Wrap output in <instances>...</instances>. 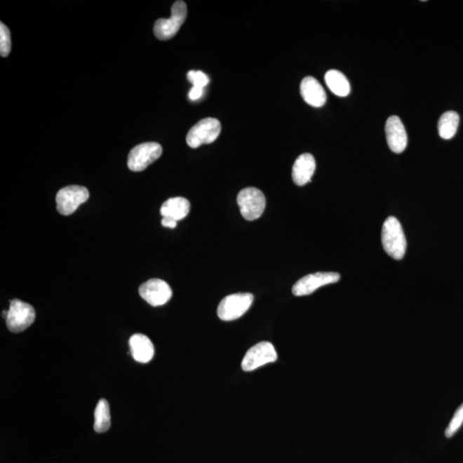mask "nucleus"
Instances as JSON below:
<instances>
[{"instance_id":"nucleus-1","label":"nucleus","mask_w":463,"mask_h":463,"mask_svg":"<svg viewBox=\"0 0 463 463\" xmlns=\"http://www.w3.org/2000/svg\"><path fill=\"white\" fill-rule=\"evenodd\" d=\"M382 244L385 252L394 260H401L406 253L407 241L403 227L394 216H389L384 223Z\"/></svg>"},{"instance_id":"nucleus-2","label":"nucleus","mask_w":463,"mask_h":463,"mask_svg":"<svg viewBox=\"0 0 463 463\" xmlns=\"http://www.w3.org/2000/svg\"><path fill=\"white\" fill-rule=\"evenodd\" d=\"M171 18H161L154 23V34L160 41L172 39L180 30L187 17V6L184 1L173 4Z\"/></svg>"},{"instance_id":"nucleus-3","label":"nucleus","mask_w":463,"mask_h":463,"mask_svg":"<svg viewBox=\"0 0 463 463\" xmlns=\"http://www.w3.org/2000/svg\"><path fill=\"white\" fill-rule=\"evenodd\" d=\"M252 293H234L225 297L219 304L217 315L223 321H233L241 318L253 303Z\"/></svg>"},{"instance_id":"nucleus-4","label":"nucleus","mask_w":463,"mask_h":463,"mask_svg":"<svg viewBox=\"0 0 463 463\" xmlns=\"http://www.w3.org/2000/svg\"><path fill=\"white\" fill-rule=\"evenodd\" d=\"M237 202L243 217L247 221H255L260 218L266 207L264 193L255 187L243 189L239 193Z\"/></svg>"},{"instance_id":"nucleus-5","label":"nucleus","mask_w":463,"mask_h":463,"mask_svg":"<svg viewBox=\"0 0 463 463\" xmlns=\"http://www.w3.org/2000/svg\"><path fill=\"white\" fill-rule=\"evenodd\" d=\"M34 319L36 311L31 304L17 299L11 301L6 319L8 330L13 333H20L28 329Z\"/></svg>"},{"instance_id":"nucleus-6","label":"nucleus","mask_w":463,"mask_h":463,"mask_svg":"<svg viewBox=\"0 0 463 463\" xmlns=\"http://www.w3.org/2000/svg\"><path fill=\"white\" fill-rule=\"evenodd\" d=\"M222 126L218 119L207 118L201 119L189 130L187 142L192 149L201 145L211 144L218 138L221 133Z\"/></svg>"},{"instance_id":"nucleus-7","label":"nucleus","mask_w":463,"mask_h":463,"mask_svg":"<svg viewBox=\"0 0 463 463\" xmlns=\"http://www.w3.org/2000/svg\"><path fill=\"white\" fill-rule=\"evenodd\" d=\"M88 198L90 192L88 189L81 185H69L62 188L56 196L57 210L63 215H72Z\"/></svg>"},{"instance_id":"nucleus-8","label":"nucleus","mask_w":463,"mask_h":463,"mask_svg":"<svg viewBox=\"0 0 463 463\" xmlns=\"http://www.w3.org/2000/svg\"><path fill=\"white\" fill-rule=\"evenodd\" d=\"M161 154L162 147L158 142H145L130 150L127 163L131 171H144L150 164L159 159Z\"/></svg>"},{"instance_id":"nucleus-9","label":"nucleus","mask_w":463,"mask_h":463,"mask_svg":"<svg viewBox=\"0 0 463 463\" xmlns=\"http://www.w3.org/2000/svg\"><path fill=\"white\" fill-rule=\"evenodd\" d=\"M277 357L275 347L272 343L261 342L247 351L243 358L241 368L245 372H252L269 363L275 362Z\"/></svg>"},{"instance_id":"nucleus-10","label":"nucleus","mask_w":463,"mask_h":463,"mask_svg":"<svg viewBox=\"0 0 463 463\" xmlns=\"http://www.w3.org/2000/svg\"><path fill=\"white\" fill-rule=\"evenodd\" d=\"M341 279V276L337 272H318L310 274L301 278L293 286L292 291L295 296H306L311 295L316 289L323 286L337 283Z\"/></svg>"},{"instance_id":"nucleus-11","label":"nucleus","mask_w":463,"mask_h":463,"mask_svg":"<svg viewBox=\"0 0 463 463\" xmlns=\"http://www.w3.org/2000/svg\"><path fill=\"white\" fill-rule=\"evenodd\" d=\"M139 295L150 306L160 307L168 302L173 292L166 281L161 279H150L140 286Z\"/></svg>"},{"instance_id":"nucleus-12","label":"nucleus","mask_w":463,"mask_h":463,"mask_svg":"<svg viewBox=\"0 0 463 463\" xmlns=\"http://www.w3.org/2000/svg\"><path fill=\"white\" fill-rule=\"evenodd\" d=\"M386 138L389 148L394 153H403L408 145V136L406 130L397 116H391L385 123Z\"/></svg>"},{"instance_id":"nucleus-13","label":"nucleus","mask_w":463,"mask_h":463,"mask_svg":"<svg viewBox=\"0 0 463 463\" xmlns=\"http://www.w3.org/2000/svg\"><path fill=\"white\" fill-rule=\"evenodd\" d=\"M300 94L304 102L315 107H323L327 100L326 90L318 81L312 76L304 77L302 80Z\"/></svg>"},{"instance_id":"nucleus-14","label":"nucleus","mask_w":463,"mask_h":463,"mask_svg":"<svg viewBox=\"0 0 463 463\" xmlns=\"http://www.w3.org/2000/svg\"><path fill=\"white\" fill-rule=\"evenodd\" d=\"M315 170L316 161L314 156L308 153L301 154L293 166V180L297 185L302 187L311 182Z\"/></svg>"},{"instance_id":"nucleus-15","label":"nucleus","mask_w":463,"mask_h":463,"mask_svg":"<svg viewBox=\"0 0 463 463\" xmlns=\"http://www.w3.org/2000/svg\"><path fill=\"white\" fill-rule=\"evenodd\" d=\"M131 355L135 361L140 363H148L152 360L154 354V347L148 337L142 334H135L129 341Z\"/></svg>"},{"instance_id":"nucleus-16","label":"nucleus","mask_w":463,"mask_h":463,"mask_svg":"<svg viewBox=\"0 0 463 463\" xmlns=\"http://www.w3.org/2000/svg\"><path fill=\"white\" fill-rule=\"evenodd\" d=\"M191 204L187 199L177 196V198L169 199L162 204L161 207V215L163 217H170L179 222L187 217L190 212Z\"/></svg>"},{"instance_id":"nucleus-17","label":"nucleus","mask_w":463,"mask_h":463,"mask_svg":"<svg viewBox=\"0 0 463 463\" xmlns=\"http://www.w3.org/2000/svg\"><path fill=\"white\" fill-rule=\"evenodd\" d=\"M324 79H326L327 86L335 95L345 98L349 95L350 83L342 72L337 71V69H330L326 72Z\"/></svg>"},{"instance_id":"nucleus-18","label":"nucleus","mask_w":463,"mask_h":463,"mask_svg":"<svg viewBox=\"0 0 463 463\" xmlns=\"http://www.w3.org/2000/svg\"><path fill=\"white\" fill-rule=\"evenodd\" d=\"M459 122H460V117L457 113L453 111L446 112L439 119V136L445 140L452 138L457 133Z\"/></svg>"},{"instance_id":"nucleus-19","label":"nucleus","mask_w":463,"mask_h":463,"mask_svg":"<svg viewBox=\"0 0 463 463\" xmlns=\"http://www.w3.org/2000/svg\"><path fill=\"white\" fill-rule=\"evenodd\" d=\"M111 426V415L109 404L105 399L98 401L95 410L94 428L98 434L107 431Z\"/></svg>"},{"instance_id":"nucleus-20","label":"nucleus","mask_w":463,"mask_h":463,"mask_svg":"<svg viewBox=\"0 0 463 463\" xmlns=\"http://www.w3.org/2000/svg\"><path fill=\"white\" fill-rule=\"evenodd\" d=\"M11 50V31L3 22L0 23V54L1 57L9 55Z\"/></svg>"},{"instance_id":"nucleus-21","label":"nucleus","mask_w":463,"mask_h":463,"mask_svg":"<svg viewBox=\"0 0 463 463\" xmlns=\"http://www.w3.org/2000/svg\"><path fill=\"white\" fill-rule=\"evenodd\" d=\"M463 424V403L455 411V415L451 419L449 426L446 428L445 436L447 438H451L455 434Z\"/></svg>"},{"instance_id":"nucleus-22","label":"nucleus","mask_w":463,"mask_h":463,"mask_svg":"<svg viewBox=\"0 0 463 463\" xmlns=\"http://www.w3.org/2000/svg\"><path fill=\"white\" fill-rule=\"evenodd\" d=\"M187 79L192 83L193 87L203 88L210 83V79L206 73L201 71H190L187 73Z\"/></svg>"},{"instance_id":"nucleus-23","label":"nucleus","mask_w":463,"mask_h":463,"mask_svg":"<svg viewBox=\"0 0 463 463\" xmlns=\"http://www.w3.org/2000/svg\"><path fill=\"white\" fill-rule=\"evenodd\" d=\"M203 94V88L198 87H192L190 92H189V98L192 100H199L202 98Z\"/></svg>"},{"instance_id":"nucleus-24","label":"nucleus","mask_w":463,"mask_h":463,"mask_svg":"<svg viewBox=\"0 0 463 463\" xmlns=\"http://www.w3.org/2000/svg\"><path fill=\"white\" fill-rule=\"evenodd\" d=\"M177 222L175 219L170 217H163L162 218L161 224L162 226L168 227V229H175L177 227Z\"/></svg>"}]
</instances>
